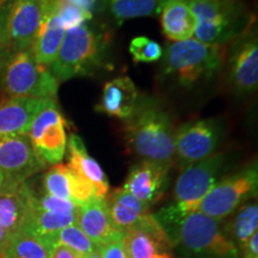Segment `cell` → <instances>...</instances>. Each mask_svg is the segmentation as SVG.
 I'll return each mask as SVG.
<instances>
[{"instance_id": "obj_32", "label": "cell", "mask_w": 258, "mask_h": 258, "mask_svg": "<svg viewBox=\"0 0 258 258\" xmlns=\"http://www.w3.org/2000/svg\"><path fill=\"white\" fill-rule=\"evenodd\" d=\"M16 0H0V49L9 55V18Z\"/></svg>"}, {"instance_id": "obj_34", "label": "cell", "mask_w": 258, "mask_h": 258, "mask_svg": "<svg viewBox=\"0 0 258 258\" xmlns=\"http://www.w3.org/2000/svg\"><path fill=\"white\" fill-rule=\"evenodd\" d=\"M61 2L69 3V4L77 6L91 15L102 11L106 6L105 0H61Z\"/></svg>"}, {"instance_id": "obj_15", "label": "cell", "mask_w": 258, "mask_h": 258, "mask_svg": "<svg viewBox=\"0 0 258 258\" xmlns=\"http://www.w3.org/2000/svg\"><path fill=\"white\" fill-rule=\"evenodd\" d=\"M170 169L164 164L141 160L129 170L122 189L152 207L166 191Z\"/></svg>"}, {"instance_id": "obj_12", "label": "cell", "mask_w": 258, "mask_h": 258, "mask_svg": "<svg viewBox=\"0 0 258 258\" xmlns=\"http://www.w3.org/2000/svg\"><path fill=\"white\" fill-rule=\"evenodd\" d=\"M46 169L28 135L0 137V171L11 182L21 184Z\"/></svg>"}, {"instance_id": "obj_18", "label": "cell", "mask_w": 258, "mask_h": 258, "mask_svg": "<svg viewBox=\"0 0 258 258\" xmlns=\"http://www.w3.org/2000/svg\"><path fill=\"white\" fill-rule=\"evenodd\" d=\"M139 103V90L128 77H117L103 88L102 98L96 110L111 117L127 120Z\"/></svg>"}, {"instance_id": "obj_28", "label": "cell", "mask_w": 258, "mask_h": 258, "mask_svg": "<svg viewBox=\"0 0 258 258\" xmlns=\"http://www.w3.org/2000/svg\"><path fill=\"white\" fill-rule=\"evenodd\" d=\"M42 239L46 240L53 249L61 245V246H66L73 250L80 257L86 256V254L97 250L95 244L89 239L88 235L84 233L76 224L67 226V227L56 232V233L51 234L47 238H42Z\"/></svg>"}, {"instance_id": "obj_41", "label": "cell", "mask_w": 258, "mask_h": 258, "mask_svg": "<svg viewBox=\"0 0 258 258\" xmlns=\"http://www.w3.org/2000/svg\"><path fill=\"white\" fill-rule=\"evenodd\" d=\"M156 258H172V257H171L170 252H164V253L158 254V256H157Z\"/></svg>"}, {"instance_id": "obj_31", "label": "cell", "mask_w": 258, "mask_h": 258, "mask_svg": "<svg viewBox=\"0 0 258 258\" xmlns=\"http://www.w3.org/2000/svg\"><path fill=\"white\" fill-rule=\"evenodd\" d=\"M57 12H59L60 19L66 30L85 24L86 22L93 17V15L89 14V12L84 11V10L77 8V6L71 5L69 3L61 2V0L59 2Z\"/></svg>"}, {"instance_id": "obj_1", "label": "cell", "mask_w": 258, "mask_h": 258, "mask_svg": "<svg viewBox=\"0 0 258 258\" xmlns=\"http://www.w3.org/2000/svg\"><path fill=\"white\" fill-rule=\"evenodd\" d=\"M123 132L128 148L143 160L176 165V131L170 114L156 99H139L133 115L124 120Z\"/></svg>"}, {"instance_id": "obj_22", "label": "cell", "mask_w": 258, "mask_h": 258, "mask_svg": "<svg viewBox=\"0 0 258 258\" xmlns=\"http://www.w3.org/2000/svg\"><path fill=\"white\" fill-rule=\"evenodd\" d=\"M105 202L112 226L115 230L123 233L151 213V206L122 188L108 194L105 196Z\"/></svg>"}, {"instance_id": "obj_5", "label": "cell", "mask_w": 258, "mask_h": 258, "mask_svg": "<svg viewBox=\"0 0 258 258\" xmlns=\"http://www.w3.org/2000/svg\"><path fill=\"white\" fill-rule=\"evenodd\" d=\"M226 47L203 43L196 38L173 42L163 53V72L179 85H195L215 76L224 64Z\"/></svg>"}, {"instance_id": "obj_29", "label": "cell", "mask_w": 258, "mask_h": 258, "mask_svg": "<svg viewBox=\"0 0 258 258\" xmlns=\"http://www.w3.org/2000/svg\"><path fill=\"white\" fill-rule=\"evenodd\" d=\"M42 189L54 198L71 201L69 169L63 164H56L42 176ZM72 202V201H71Z\"/></svg>"}, {"instance_id": "obj_19", "label": "cell", "mask_w": 258, "mask_h": 258, "mask_svg": "<svg viewBox=\"0 0 258 258\" xmlns=\"http://www.w3.org/2000/svg\"><path fill=\"white\" fill-rule=\"evenodd\" d=\"M77 226L88 235L96 249L121 233L115 230L104 199H93L77 207ZM123 233V232H122Z\"/></svg>"}, {"instance_id": "obj_37", "label": "cell", "mask_w": 258, "mask_h": 258, "mask_svg": "<svg viewBox=\"0 0 258 258\" xmlns=\"http://www.w3.org/2000/svg\"><path fill=\"white\" fill-rule=\"evenodd\" d=\"M10 238H11V235L0 227V258L3 257V253H4L6 246H8Z\"/></svg>"}, {"instance_id": "obj_36", "label": "cell", "mask_w": 258, "mask_h": 258, "mask_svg": "<svg viewBox=\"0 0 258 258\" xmlns=\"http://www.w3.org/2000/svg\"><path fill=\"white\" fill-rule=\"evenodd\" d=\"M51 258H82L78 253L66 246H56L53 251Z\"/></svg>"}, {"instance_id": "obj_23", "label": "cell", "mask_w": 258, "mask_h": 258, "mask_svg": "<svg viewBox=\"0 0 258 258\" xmlns=\"http://www.w3.org/2000/svg\"><path fill=\"white\" fill-rule=\"evenodd\" d=\"M159 16L161 29L169 40L179 42L192 38L198 19L185 0H165Z\"/></svg>"}, {"instance_id": "obj_27", "label": "cell", "mask_w": 258, "mask_h": 258, "mask_svg": "<svg viewBox=\"0 0 258 258\" xmlns=\"http://www.w3.org/2000/svg\"><path fill=\"white\" fill-rule=\"evenodd\" d=\"M165 0H105L117 24L132 18L154 17L160 14Z\"/></svg>"}, {"instance_id": "obj_6", "label": "cell", "mask_w": 258, "mask_h": 258, "mask_svg": "<svg viewBox=\"0 0 258 258\" xmlns=\"http://www.w3.org/2000/svg\"><path fill=\"white\" fill-rule=\"evenodd\" d=\"M198 19L194 36L209 44H225L235 40L249 27L243 5L237 0H185Z\"/></svg>"}, {"instance_id": "obj_2", "label": "cell", "mask_w": 258, "mask_h": 258, "mask_svg": "<svg viewBox=\"0 0 258 258\" xmlns=\"http://www.w3.org/2000/svg\"><path fill=\"white\" fill-rule=\"evenodd\" d=\"M161 228L182 258H239L221 222L199 211Z\"/></svg>"}, {"instance_id": "obj_16", "label": "cell", "mask_w": 258, "mask_h": 258, "mask_svg": "<svg viewBox=\"0 0 258 258\" xmlns=\"http://www.w3.org/2000/svg\"><path fill=\"white\" fill-rule=\"evenodd\" d=\"M127 258H156L172 249L169 238L152 213L123 233Z\"/></svg>"}, {"instance_id": "obj_11", "label": "cell", "mask_w": 258, "mask_h": 258, "mask_svg": "<svg viewBox=\"0 0 258 258\" xmlns=\"http://www.w3.org/2000/svg\"><path fill=\"white\" fill-rule=\"evenodd\" d=\"M228 82L239 95H250L258 85V38L253 21L231 46Z\"/></svg>"}, {"instance_id": "obj_38", "label": "cell", "mask_w": 258, "mask_h": 258, "mask_svg": "<svg viewBox=\"0 0 258 258\" xmlns=\"http://www.w3.org/2000/svg\"><path fill=\"white\" fill-rule=\"evenodd\" d=\"M21 184H22V183H21ZM9 185H16V183L11 182V180H10L8 177H6L5 173L0 171V191H3V190H4L6 186H9Z\"/></svg>"}, {"instance_id": "obj_39", "label": "cell", "mask_w": 258, "mask_h": 258, "mask_svg": "<svg viewBox=\"0 0 258 258\" xmlns=\"http://www.w3.org/2000/svg\"><path fill=\"white\" fill-rule=\"evenodd\" d=\"M8 56H9V55L5 53L4 50L0 49V72H2V67H3V64H4V61H5V59H6V57H8Z\"/></svg>"}, {"instance_id": "obj_30", "label": "cell", "mask_w": 258, "mask_h": 258, "mask_svg": "<svg viewBox=\"0 0 258 258\" xmlns=\"http://www.w3.org/2000/svg\"><path fill=\"white\" fill-rule=\"evenodd\" d=\"M129 51L135 62H156L163 56L160 44L146 36L133 38L129 44Z\"/></svg>"}, {"instance_id": "obj_13", "label": "cell", "mask_w": 258, "mask_h": 258, "mask_svg": "<svg viewBox=\"0 0 258 258\" xmlns=\"http://www.w3.org/2000/svg\"><path fill=\"white\" fill-rule=\"evenodd\" d=\"M47 0H16L9 18L8 53L30 51L46 12Z\"/></svg>"}, {"instance_id": "obj_35", "label": "cell", "mask_w": 258, "mask_h": 258, "mask_svg": "<svg viewBox=\"0 0 258 258\" xmlns=\"http://www.w3.org/2000/svg\"><path fill=\"white\" fill-rule=\"evenodd\" d=\"M239 258H258V232L251 235L250 239L245 244Z\"/></svg>"}, {"instance_id": "obj_4", "label": "cell", "mask_w": 258, "mask_h": 258, "mask_svg": "<svg viewBox=\"0 0 258 258\" xmlns=\"http://www.w3.org/2000/svg\"><path fill=\"white\" fill-rule=\"evenodd\" d=\"M105 48L104 36L86 23L67 29L50 73L59 83L92 76L104 63Z\"/></svg>"}, {"instance_id": "obj_40", "label": "cell", "mask_w": 258, "mask_h": 258, "mask_svg": "<svg viewBox=\"0 0 258 258\" xmlns=\"http://www.w3.org/2000/svg\"><path fill=\"white\" fill-rule=\"evenodd\" d=\"M82 258H102V256H101V254H99L98 251L95 250V251H93V252L86 254V256H84Z\"/></svg>"}, {"instance_id": "obj_25", "label": "cell", "mask_w": 258, "mask_h": 258, "mask_svg": "<svg viewBox=\"0 0 258 258\" xmlns=\"http://www.w3.org/2000/svg\"><path fill=\"white\" fill-rule=\"evenodd\" d=\"M74 224H77V211L59 213L30 207V214L23 232L38 238H47Z\"/></svg>"}, {"instance_id": "obj_24", "label": "cell", "mask_w": 258, "mask_h": 258, "mask_svg": "<svg viewBox=\"0 0 258 258\" xmlns=\"http://www.w3.org/2000/svg\"><path fill=\"white\" fill-rule=\"evenodd\" d=\"M233 217L224 227L225 233L233 243L234 247L240 256L245 244L250 239L251 235L258 232V206L256 201L244 203L235 211Z\"/></svg>"}, {"instance_id": "obj_33", "label": "cell", "mask_w": 258, "mask_h": 258, "mask_svg": "<svg viewBox=\"0 0 258 258\" xmlns=\"http://www.w3.org/2000/svg\"><path fill=\"white\" fill-rule=\"evenodd\" d=\"M102 258H127L123 244V233H118L112 239L97 247Z\"/></svg>"}, {"instance_id": "obj_14", "label": "cell", "mask_w": 258, "mask_h": 258, "mask_svg": "<svg viewBox=\"0 0 258 258\" xmlns=\"http://www.w3.org/2000/svg\"><path fill=\"white\" fill-rule=\"evenodd\" d=\"M54 105H57V99L5 96L0 101V137L28 135L35 117Z\"/></svg>"}, {"instance_id": "obj_7", "label": "cell", "mask_w": 258, "mask_h": 258, "mask_svg": "<svg viewBox=\"0 0 258 258\" xmlns=\"http://www.w3.org/2000/svg\"><path fill=\"white\" fill-rule=\"evenodd\" d=\"M0 83L6 96H27L56 99L59 82L48 67L42 66L31 51L10 54L0 72Z\"/></svg>"}, {"instance_id": "obj_26", "label": "cell", "mask_w": 258, "mask_h": 258, "mask_svg": "<svg viewBox=\"0 0 258 258\" xmlns=\"http://www.w3.org/2000/svg\"><path fill=\"white\" fill-rule=\"evenodd\" d=\"M53 251L42 238L21 232L11 235L2 258H51Z\"/></svg>"}, {"instance_id": "obj_3", "label": "cell", "mask_w": 258, "mask_h": 258, "mask_svg": "<svg viewBox=\"0 0 258 258\" xmlns=\"http://www.w3.org/2000/svg\"><path fill=\"white\" fill-rule=\"evenodd\" d=\"M225 163V153H215L182 169L173 188L172 202L153 214L158 224L164 227L198 211L200 202L220 179Z\"/></svg>"}, {"instance_id": "obj_10", "label": "cell", "mask_w": 258, "mask_h": 258, "mask_svg": "<svg viewBox=\"0 0 258 258\" xmlns=\"http://www.w3.org/2000/svg\"><path fill=\"white\" fill-rule=\"evenodd\" d=\"M28 137L35 152L47 166L61 164L67 148L66 120L54 105L41 111L32 121Z\"/></svg>"}, {"instance_id": "obj_20", "label": "cell", "mask_w": 258, "mask_h": 258, "mask_svg": "<svg viewBox=\"0 0 258 258\" xmlns=\"http://www.w3.org/2000/svg\"><path fill=\"white\" fill-rule=\"evenodd\" d=\"M67 167L78 173L95 186L98 198L104 199L109 194V183L104 171L97 163L96 159L90 156L85 145L78 135L71 134L67 139Z\"/></svg>"}, {"instance_id": "obj_9", "label": "cell", "mask_w": 258, "mask_h": 258, "mask_svg": "<svg viewBox=\"0 0 258 258\" xmlns=\"http://www.w3.org/2000/svg\"><path fill=\"white\" fill-rule=\"evenodd\" d=\"M221 137V125L213 118L180 125L175 133L176 165L184 169L215 154Z\"/></svg>"}, {"instance_id": "obj_21", "label": "cell", "mask_w": 258, "mask_h": 258, "mask_svg": "<svg viewBox=\"0 0 258 258\" xmlns=\"http://www.w3.org/2000/svg\"><path fill=\"white\" fill-rule=\"evenodd\" d=\"M30 205L27 195L25 182L9 185L0 191V227L10 235L24 231L27 226Z\"/></svg>"}, {"instance_id": "obj_17", "label": "cell", "mask_w": 258, "mask_h": 258, "mask_svg": "<svg viewBox=\"0 0 258 258\" xmlns=\"http://www.w3.org/2000/svg\"><path fill=\"white\" fill-rule=\"evenodd\" d=\"M59 2L60 0H47L43 21L30 50L34 59L48 69L55 61L66 34V29L57 12Z\"/></svg>"}, {"instance_id": "obj_8", "label": "cell", "mask_w": 258, "mask_h": 258, "mask_svg": "<svg viewBox=\"0 0 258 258\" xmlns=\"http://www.w3.org/2000/svg\"><path fill=\"white\" fill-rule=\"evenodd\" d=\"M258 190L257 163L219 179L200 202L198 211L222 222L244 203L256 199Z\"/></svg>"}]
</instances>
